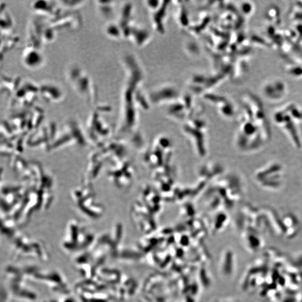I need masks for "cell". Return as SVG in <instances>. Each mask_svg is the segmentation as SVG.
Instances as JSON below:
<instances>
[{"mask_svg":"<svg viewBox=\"0 0 302 302\" xmlns=\"http://www.w3.org/2000/svg\"><path fill=\"white\" fill-rule=\"evenodd\" d=\"M255 176L257 183L262 188L269 190H277L283 185L284 168L279 163H270L259 169Z\"/></svg>","mask_w":302,"mask_h":302,"instance_id":"1","label":"cell"},{"mask_svg":"<svg viewBox=\"0 0 302 302\" xmlns=\"http://www.w3.org/2000/svg\"><path fill=\"white\" fill-rule=\"evenodd\" d=\"M24 62L26 66L30 68H36L41 66L42 58L36 49H27L24 54Z\"/></svg>","mask_w":302,"mask_h":302,"instance_id":"2","label":"cell"}]
</instances>
